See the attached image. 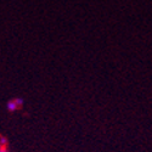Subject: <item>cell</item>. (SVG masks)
<instances>
[{"label":"cell","mask_w":152,"mask_h":152,"mask_svg":"<svg viewBox=\"0 0 152 152\" xmlns=\"http://www.w3.org/2000/svg\"><path fill=\"white\" fill-rule=\"evenodd\" d=\"M22 100L21 99H15V100H11L7 102V110L11 111V112H14V111H17L21 106H22Z\"/></svg>","instance_id":"cell-1"},{"label":"cell","mask_w":152,"mask_h":152,"mask_svg":"<svg viewBox=\"0 0 152 152\" xmlns=\"http://www.w3.org/2000/svg\"><path fill=\"white\" fill-rule=\"evenodd\" d=\"M0 146H6V139L0 137Z\"/></svg>","instance_id":"cell-2"},{"label":"cell","mask_w":152,"mask_h":152,"mask_svg":"<svg viewBox=\"0 0 152 152\" xmlns=\"http://www.w3.org/2000/svg\"><path fill=\"white\" fill-rule=\"evenodd\" d=\"M0 152H9L6 146H0Z\"/></svg>","instance_id":"cell-3"}]
</instances>
